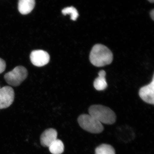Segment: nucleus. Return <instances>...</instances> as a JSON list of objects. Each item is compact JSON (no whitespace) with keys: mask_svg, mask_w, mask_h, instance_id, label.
<instances>
[{"mask_svg":"<svg viewBox=\"0 0 154 154\" xmlns=\"http://www.w3.org/2000/svg\"><path fill=\"white\" fill-rule=\"evenodd\" d=\"M113 60L111 51L103 45H95L90 53V61L94 66L102 67L110 64Z\"/></svg>","mask_w":154,"mask_h":154,"instance_id":"obj_1","label":"nucleus"},{"mask_svg":"<svg viewBox=\"0 0 154 154\" xmlns=\"http://www.w3.org/2000/svg\"><path fill=\"white\" fill-rule=\"evenodd\" d=\"M89 114L101 123L112 125L116 121V115L109 107L102 105L91 106L89 108Z\"/></svg>","mask_w":154,"mask_h":154,"instance_id":"obj_2","label":"nucleus"},{"mask_svg":"<svg viewBox=\"0 0 154 154\" xmlns=\"http://www.w3.org/2000/svg\"><path fill=\"white\" fill-rule=\"evenodd\" d=\"M78 121L82 128L91 133H100L104 130L102 123L90 114L80 115L78 118Z\"/></svg>","mask_w":154,"mask_h":154,"instance_id":"obj_3","label":"nucleus"},{"mask_svg":"<svg viewBox=\"0 0 154 154\" xmlns=\"http://www.w3.org/2000/svg\"><path fill=\"white\" fill-rule=\"evenodd\" d=\"M27 69L22 66H18L5 75L6 82L11 86L17 87L22 84L28 76Z\"/></svg>","mask_w":154,"mask_h":154,"instance_id":"obj_4","label":"nucleus"},{"mask_svg":"<svg viewBox=\"0 0 154 154\" xmlns=\"http://www.w3.org/2000/svg\"><path fill=\"white\" fill-rule=\"evenodd\" d=\"M14 89L10 86L0 88V109L10 107L14 100Z\"/></svg>","mask_w":154,"mask_h":154,"instance_id":"obj_5","label":"nucleus"},{"mask_svg":"<svg viewBox=\"0 0 154 154\" xmlns=\"http://www.w3.org/2000/svg\"><path fill=\"white\" fill-rule=\"evenodd\" d=\"M30 60L33 65L44 66L49 63L50 56L46 51L42 50L33 51L30 54Z\"/></svg>","mask_w":154,"mask_h":154,"instance_id":"obj_6","label":"nucleus"},{"mask_svg":"<svg viewBox=\"0 0 154 154\" xmlns=\"http://www.w3.org/2000/svg\"><path fill=\"white\" fill-rule=\"evenodd\" d=\"M139 95L141 99L146 103L154 104V77L153 76L151 82L140 88Z\"/></svg>","mask_w":154,"mask_h":154,"instance_id":"obj_7","label":"nucleus"},{"mask_svg":"<svg viewBox=\"0 0 154 154\" xmlns=\"http://www.w3.org/2000/svg\"><path fill=\"white\" fill-rule=\"evenodd\" d=\"M57 132L54 128H48L42 133L40 137V142L44 147H49L57 139Z\"/></svg>","mask_w":154,"mask_h":154,"instance_id":"obj_8","label":"nucleus"},{"mask_svg":"<svg viewBox=\"0 0 154 154\" xmlns=\"http://www.w3.org/2000/svg\"><path fill=\"white\" fill-rule=\"evenodd\" d=\"M35 5V0H19L18 10L21 14L27 15L31 12Z\"/></svg>","mask_w":154,"mask_h":154,"instance_id":"obj_9","label":"nucleus"},{"mask_svg":"<svg viewBox=\"0 0 154 154\" xmlns=\"http://www.w3.org/2000/svg\"><path fill=\"white\" fill-rule=\"evenodd\" d=\"M99 77L95 79L94 83V87L97 91H102L105 90L107 87L105 79L106 72L102 70L99 72Z\"/></svg>","mask_w":154,"mask_h":154,"instance_id":"obj_10","label":"nucleus"},{"mask_svg":"<svg viewBox=\"0 0 154 154\" xmlns=\"http://www.w3.org/2000/svg\"><path fill=\"white\" fill-rule=\"evenodd\" d=\"M50 152L52 154H61L64 150V146L60 140L57 139L48 147Z\"/></svg>","mask_w":154,"mask_h":154,"instance_id":"obj_11","label":"nucleus"},{"mask_svg":"<svg viewBox=\"0 0 154 154\" xmlns=\"http://www.w3.org/2000/svg\"><path fill=\"white\" fill-rule=\"evenodd\" d=\"M95 154H116V152L112 146L107 144H103L96 148Z\"/></svg>","mask_w":154,"mask_h":154,"instance_id":"obj_12","label":"nucleus"},{"mask_svg":"<svg viewBox=\"0 0 154 154\" xmlns=\"http://www.w3.org/2000/svg\"><path fill=\"white\" fill-rule=\"evenodd\" d=\"M62 13L64 15H70L71 19L73 21H75L79 16L77 9L73 7H67L63 9L62 11Z\"/></svg>","mask_w":154,"mask_h":154,"instance_id":"obj_13","label":"nucleus"},{"mask_svg":"<svg viewBox=\"0 0 154 154\" xmlns=\"http://www.w3.org/2000/svg\"><path fill=\"white\" fill-rule=\"evenodd\" d=\"M6 64L5 61L0 58V74L2 73L5 70Z\"/></svg>","mask_w":154,"mask_h":154,"instance_id":"obj_14","label":"nucleus"},{"mask_svg":"<svg viewBox=\"0 0 154 154\" xmlns=\"http://www.w3.org/2000/svg\"><path fill=\"white\" fill-rule=\"evenodd\" d=\"M150 17H151L152 19L153 20H154V10H152L151 11L150 13Z\"/></svg>","mask_w":154,"mask_h":154,"instance_id":"obj_15","label":"nucleus"},{"mask_svg":"<svg viewBox=\"0 0 154 154\" xmlns=\"http://www.w3.org/2000/svg\"><path fill=\"white\" fill-rule=\"evenodd\" d=\"M149 2L151 3H153L154 0H148Z\"/></svg>","mask_w":154,"mask_h":154,"instance_id":"obj_16","label":"nucleus"},{"mask_svg":"<svg viewBox=\"0 0 154 154\" xmlns=\"http://www.w3.org/2000/svg\"></svg>","mask_w":154,"mask_h":154,"instance_id":"obj_17","label":"nucleus"}]
</instances>
